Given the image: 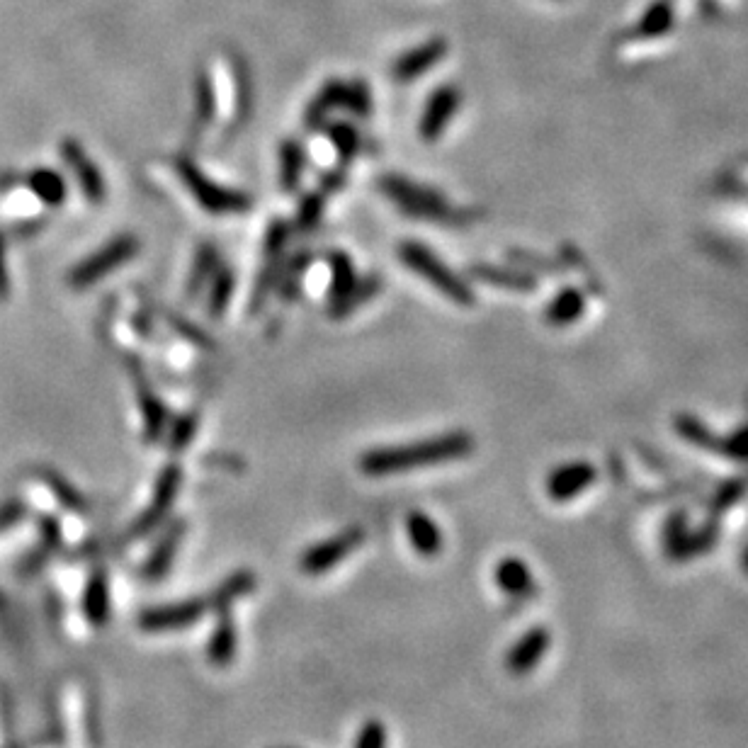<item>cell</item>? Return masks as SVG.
Masks as SVG:
<instances>
[{
	"mask_svg": "<svg viewBox=\"0 0 748 748\" xmlns=\"http://www.w3.org/2000/svg\"><path fill=\"white\" fill-rule=\"evenodd\" d=\"M447 51H450V47H447V42L442 37L425 39L423 44L404 51V54L391 64V78L401 85L413 83L416 78H421L423 73H428L430 68L438 66L447 56Z\"/></svg>",
	"mask_w": 748,
	"mask_h": 748,
	"instance_id": "cell-11",
	"label": "cell"
},
{
	"mask_svg": "<svg viewBox=\"0 0 748 748\" xmlns=\"http://www.w3.org/2000/svg\"><path fill=\"white\" fill-rule=\"evenodd\" d=\"M306 163L304 146L294 139H285L280 144V187L285 192H294L302 180Z\"/></svg>",
	"mask_w": 748,
	"mask_h": 748,
	"instance_id": "cell-26",
	"label": "cell"
},
{
	"mask_svg": "<svg viewBox=\"0 0 748 748\" xmlns=\"http://www.w3.org/2000/svg\"><path fill=\"white\" fill-rule=\"evenodd\" d=\"M406 535L411 540L413 549L421 557H438L442 552V532L433 518L425 513H411L406 518Z\"/></svg>",
	"mask_w": 748,
	"mask_h": 748,
	"instance_id": "cell-20",
	"label": "cell"
},
{
	"mask_svg": "<svg viewBox=\"0 0 748 748\" xmlns=\"http://www.w3.org/2000/svg\"><path fill=\"white\" fill-rule=\"evenodd\" d=\"M377 187L382 190V195L387 197L411 219H423V221H435V224L445 226H462L469 221V212L452 207L445 197L440 195L433 187H425L421 183H413V180L404 178V175L396 173H384L379 175Z\"/></svg>",
	"mask_w": 748,
	"mask_h": 748,
	"instance_id": "cell-2",
	"label": "cell"
},
{
	"mask_svg": "<svg viewBox=\"0 0 748 748\" xmlns=\"http://www.w3.org/2000/svg\"><path fill=\"white\" fill-rule=\"evenodd\" d=\"M343 93H345V83L340 81V78H328V81L323 83L319 95H316V98L306 105V112H304L306 132H316V129L326 127L328 115H331L336 107H343Z\"/></svg>",
	"mask_w": 748,
	"mask_h": 748,
	"instance_id": "cell-16",
	"label": "cell"
},
{
	"mask_svg": "<svg viewBox=\"0 0 748 748\" xmlns=\"http://www.w3.org/2000/svg\"><path fill=\"white\" fill-rule=\"evenodd\" d=\"M496 586L510 598H525L535 593V578L523 559L506 557L496 566Z\"/></svg>",
	"mask_w": 748,
	"mask_h": 748,
	"instance_id": "cell-18",
	"label": "cell"
},
{
	"mask_svg": "<svg viewBox=\"0 0 748 748\" xmlns=\"http://www.w3.org/2000/svg\"><path fill=\"white\" fill-rule=\"evenodd\" d=\"M173 168L178 173V178L183 180L187 192L192 195L204 212L209 214H241L251 209V197L246 192L231 190V187L214 183L207 178V173L197 166L195 161H190L187 156L173 158Z\"/></svg>",
	"mask_w": 748,
	"mask_h": 748,
	"instance_id": "cell-3",
	"label": "cell"
},
{
	"mask_svg": "<svg viewBox=\"0 0 748 748\" xmlns=\"http://www.w3.org/2000/svg\"><path fill=\"white\" fill-rule=\"evenodd\" d=\"M326 134H328V141L333 144V149L338 151V158L340 163H350L353 158L357 156V151H360L362 146V139H360V132L353 127L350 122H333V124H326Z\"/></svg>",
	"mask_w": 748,
	"mask_h": 748,
	"instance_id": "cell-34",
	"label": "cell"
},
{
	"mask_svg": "<svg viewBox=\"0 0 748 748\" xmlns=\"http://www.w3.org/2000/svg\"><path fill=\"white\" fill-rule=\"evenodd\" d=\"M212 287H209V299H207V311L212 319H221L226 311V306L231 302V294L236 287V275L229 265H221L214 270V275L209 277Z\"/></svg>",
	"mask_w": 748,
	"mask_h": 748,
	"instance_id": "cell-30",
	"label": "cell"
},
{
	"mask_svg": "<svg viewBox=\"0 0 748 748\" xmlns=\"http://www.w3.org/2000/svg\"><path fill=\"white\" fill-rule=\"evenodd\" d=\"M44 479H47V484L51 486V491H54L56 496L61 498V503H64V506H68L71 510H85V506H88L81 493L73 489V486L68 484L66 479H61L59 474L47 472V474H44Z\"/></svg>",
	"mask_w": 748,
	"mask_h": 748,
	"instance_id": "cell-39",
	"label": "cell"
},
{
	"mask_svg": "<svg viewBox=\"0 0 748 748\" xmlns=\"http://www.w3.org/2000/svg\"><path fill=\"white\" fill-rule=\"evenodd\" d=\"M343 185H345V168L343 166L336 168V170H328V173L321 178V192H323V195H328V192H336Z\"/></svg>",
	"mask_w": 748,
	"mask_h": 748,
	"instance_id": "cell-43",
	"label": "cell"
},
{
	"mask_svg": "<svg viewBox=\"0 0 748 748\" xmlns=\"http://www.w3.org/2000/svg\"><path fill=\"white\" fill-rule=\"evenodd\" d=\"M365 540V530L362 527H348L340 535L331 537V540H323L314 547H309L299 559V566L306 576H321L326 571H331L333 566H338L348 554H353Z\"/></svg>",
	"mask_w": 748,
	"mask_h": 748,
	"instance_id": "cell-7",
	"label": "cell"
},
{
	"mask_svg": "<svg viewBox=\"0 0 748 748\" xmlns=\"http://www.w3.org/2000/svg\"><path fill=\"white\" fill-rule=\"evenodd\" d=\"M323 192H309V195L302 197L297 209V229L299 231H311L319 226V221L323 217Z\"/></svg>",
	"mask_w": 748,
	"mask_h": 748,
	"instance_id": "cell-37",
	"label": "cell"
},
{
	"mask_svg": "<svg viewBox=\"0 0 748 748\" xmlns=\"http://www.w3.org/2000/svg\"><path fill=\"white\" fill-rule=\"evenodd\" d=\"M595 481V467L588 462L561 464L547 476V493L554 501H569Z\"/></svg>",
	"mask_w": 748,
	"mask_h": 748,
	"instance_id": "cell-14",
	"label": "cell"
},
{
	"mask_svg": "<svg viewBox=\"0 0 748 748\" xmlns=\"http://www.w3.org/2000/svg\"><path fill=\"white\" fill-rule=\"evenodd\" d=\"M343 107H348L355 117L365 119L372 115V90L362 78H353L348 85H345L343 93Z\"/></svg>",
	"mask_w": 748,
	"mask_h": 748,
	"instance_id": "cell-36",
	"label": "cell"
},
{
	"mask_svg": "<svg viewBox=\"0 0 748 748\" xmlns=\"http://www.w3.org/2000/svg\"><path fill=\"white\" fill-rule=\"evenodd\" d=\"M59 151H61V158L66 161V166L71 168L73 178H76L78 187H81L85 200H88L90 204H95V207H100L107 197L105 175H102V170L95 166V161L88 156V151L83 149L81 141L68 136V139H64L59 144Z\"/></svg>",
	"mask_w": 748,
	"mask_h": 748,
	"instance_id": "cell-8",
	"label": "cell"
},
{
	"mask_svg": "<svg viewBox=\"0 0 748 748\" xmlns=\"http://www.w3.org/2000/svg\"><path fill=\"white\" fill-rule=\"evenodd\" d=\"M673 22H676V13H673L671 0H656L649 5V10L642 15V20L637 22V37H663L673 30Z\"/></svg>",
	"mask_w": 748,
	"mask_h": 748,
	"instance_id": "cell-29",
	"label": "cell"
},
{
	"mask_svg": "<svg viewBox=\"0 0 748 748\" xmlns=\"http://www.w3.org/2000/svg\"><path fill=\"white\" fill-rule=\"evenodd\" d=\"M209 608V598H192L183 603L163 605V608H149L139 615V627L144 632H173L185 629L197 622Z\"/></svg>",
	"mask_w": 748,
	"mask_h": 748,
	"instance_id": "cell-10",
	"label": "cell"
},
{
	"mask_svg": "<svg viewBox=\"0 0 748 748\" xmlns=\"http://www.w3.org/2000/svg\"><path fill=\"white\" fill-rule=\"evenodd\" d=\"M399 258L408 270L421 275L425 282H430L435 289H440V294H445V297L452 299L455 304H474L472 287H469L455 270L447 268L428 246H423V243L418 241H404L399 246Z\"/></svg>",
	"mask_w": 748,
	"mask_h": 748,
	"instance_id": "cell-4",
	"label": "cell"
},
{
	"mask_svg": "<svg viewBox=\"0 0 748 748\" xmlns=\"http://www.w3.org/2000/svg\"><path fill=\"white\" fill-rule=\"evenodd\" d=\"M141 243L134 234H119L107 241L105 246L98 248L95 253H90L88 258L81 260L71 272H68V285L73 289H85L95 282H100L102 277L110 275L112 270L122 268L129 260L136 258Z\"/></svg>",
	"mask_w": 748,
	"mask_h": 748,
	"instance_id": "cell-5",
	"label": "cell"
},
{
	"mask_svg": "<svg viewBox=\"0 0 748 748\" xmlns=\"http://www.w3.org/2000/svg\"><path fill=\"white\" fill-rule=\"evenodd\" d=\"M744 571L748 574V552L744 554Z\"/></svg>",
	"mask_w": 748,
	"mask_h": 748,
	"instance_id": "cell-46",
	"label": "cell"
},
{
	"mask_svg": "<svg viewBox=\"0 0 748 748\" xmlns=\"http://www.w3.org/2000/svg\"><path fill=\"white\" fill-rule=\"evenodd\" d=\"M583 309H586V299L578 289H561L557 297L552 299V304L547 306V321L552 326H569V323L581 319Z\"/></svg>",
	"mask_w": 748,
	"mask_h": 748,
	"instance_id": "cell-28",
	"label": "cell"
},
{
	"mask_svg": "<svg viewBox=\"0 0 748 748\" xmlns=\"http://www.w3.org/2000/svg\"><path fill=\"white\" fill-rule=\"evenodd\" d=\"M280 270H282V255H268V263L263 265L260 270L258 280H255L253 294H251V314H258L263 309V304L268 302V297L277 289V280H280Z\"/></svg>",
	"mask_w": 748,
	"mask_h": 748,
	"instance_id": "cell-33",
	"label": "cell"
},
{
	"mask_svg": "<svg viewBox=\"0 0 748 748\" xmlns=\"http://www.w3.org/2000/svg\"><path fill=\"white\" fill-rule=\"evenodd\" d=\"M219 268V251L214 243L204 241L197 246L195 251V260H192V268H190V275H187V285H185V292L187 297H195V294H200V289L207 285L209 277L214 275V270Z\"/></svg>",
	"mask_w": 748,
	"mask_h": 748,
	"instance_id": "cell-24",
	"label": "cell"
},
{
	"mask_svg": "<svg viewBox=\"0 0 748 748\" xmlns=\"http://www.w3.org/2000/svg\"><path fill=\"white\" fill-rule=\"evenodd\" d=\"M549 642H552V637H549V632L544 627H535L530 632H525L513 644V649L508 651L506 668L513 676H525V673L535 671L537 663L549 651Z\"/></svg>",
	"mask_w": 748,
	"mask_h": 748,
	"instance_id": "cell-13",
	"label": "cell"
},
{
	"mask_svg": "<svg viewBox=\"0 0 748 748\" xmlns=\"http://www.w3.org/2000/svg\"><path fill=\"white\" fill-rule=\"evenodd\" d=\"M289 241V224L285 219H272L268 224V231H265V255H282Z\"/></svg>",
	"mask_w": 748,
	"mask_h": 748,
	"instance_id": "cell-40",
	"label": "cell"
},
{
	"mask_svg": "<svg viewBox=\"0 0 748 748\" xmlns=\"http://www.w3.org/2000/svg\"><path fill=\"white\" fill-rule=\"evenodd\" d=\"M472 275L476 277V280L493 282V285H501V287L525 289V287L535 285V282H532L530 277L515 275V272H506V270H498V268H491V265H474Z\"/></svg>",
	"mask_w": 748,
	"mask_h": 748,
	"instance_id": "cell-38",
	"label": "cell"
},
{
	"mask_svg": "<svg viewBox=\"0 0 748 748\" xmlns=\"http://www.w3.org/2000/svg\"><path fill=\"white\" fill-rule=\"evenodd\" d=\"M166 319H168L170 326H173L175 331L180 333V336L190 340V343L200 345V348H214V343H212V340H209L207 333H204L202 328H197L195 323H190V321L180 319V316H173V314H166Z\"/></svg>",
	"mask_w": 748,
	"mask_h": 748,
	"instance_id": "cell-42",
	"label": "cell"
},
{
	"mask_svg": "<svg viewBox=\"0 0 748 748\" xmlns=\"http://www.w3.org/2000/svg\"><path fill=\"white\" fill-rule=\"evenodd\" d=\"M83 612L95 627H102L110 617V583H107L105 571H95L90 576L83 593Z\"/></svg>",
	"mask_w": 748,
	"mask_h": 748,
	"instance_id": "cell-23",
	"label": "cell"
},
{
	"mask_svg": "<svg viewBox=\"0 0 748 748\" xmlns=\"http://www.w3.org/2000/svg\"><path fill=\"white\" fill-rule=\"evenodd\" d=\"M236 642H238V637H236L234 622H231L229 617H221L217 629H214L212 637H209V646H207L209 661L219 668L229 666L236 654Z\"/></svg>",
	"mask_w": 748,
	"mask_h": 748,
	"instance_id": "cell-31",
	"label": "cell"
},
{
	"mask_svg": "<svg viewBox=\"0 0 748 748\" xmlns=\"http://www.w3.org/2000/svg\"><path fill=\"white\" fill-rule=\"evenodd\" d=\"M255 588V576L251 571H238V574L229 576L224 583L209 595V608L212 610H224L226 605H231L234 600L243 598L246 593H251Z\"/></svg>",
	"mask_w": 748,
	"mask_h": 748,
	"instance_id": "cell-32",
	"label": "cell"
},
{
	"mask_svg": "<svg viewBox=\"0 0 748 748\" xmlns=\"http://www.w3.org/2000/svg\"><path fill=\"white\" fill-rule=\"evenodd\" d=\"M197 428H200V411H197V408L178 416V421L173 423V430H170L168 435L170 452H173V455H180V452L190 445L192 438H195Z\"/></svg>",
	"mask_w": 748,
	"mask_h": 748,
	"instance_id": "cell-35",
	"label": "cell"
},
{
	"mask_svg": "<svg viewBox=\"0 0 748 748\" xmlns=\"http://www.w3.org/2000/svg\"><path fill=\"white\" fill-rule=\"evenodd\" d=\"M183 535H185L183 520H178V523H173L166 532H163V537L158 540L156 549L151 552V557L146 559V566H144V576L146 578L156 581V578H163L168 574V569H170V564H173L175 552H178Z\"/></svg>",
	"mask_w": 748,
	"mask_h": 748,
	"instance_id": "cell-19",
	"label": "cell"
},
{
	"mask_svg": "<svg viewBox=\"0 0 748 748\" xmlns=\"http://www.w3.org/2000/svg\"><path fill=\"white\" fill-rule=\"evenodd\" d=\"M192 88H195V119H192L190 136L192 141H200L204 129H207L209 124L214 122V117H217V90H214V81L212 76H209L207 68H200V71L195 73Z\"/></svg>",
	"mask_w": 748,
	"mask_h": 748,
	"instance_id": "cell-17",
	"label": "cell"
},
{
	"mask_svg": "<svg viewBox=\"0 0 748 748\" xmlns=\"http://www.w3.org/2000/svg\"><path fill=\"white\" fill-rule=\"evenodd\" d=\"M459 105H462V90L457 85L447 83L435 88L428 95L421 115V124H418V134L425 144H433L440 139V134L445 132L447 124L452 122V117L457 115Z\"/></svg>",
	"mask_w": 748,
	"mask_h": 748,
	"instance_id": "cell-9",
	"label": "cell"
},
{
	"mask_svg": "<svg viewBox=\"0 0 748 748\" xmlns=\"http://www.w3.org/2000/svg\"><path fill=\"white\" fill-rule=\"evenodd\" d=\"M355 748H387V729L377 719H370L357 734Z\"/></svg>",
	"mask_w": 748,
	"mask_h": 748,
	"instance_id": "cell-41",
	"label": "cell"
},
{
	"mask_svg": "<svg viewBox=\"0 0 748 748\" xmlns=\"http://www.w3.org/2000/svg\"><path fill=\"white\" fill-rule=\"evenodd\" d=\"M474 452V438L464 430L423 438L416 442L394 447H377L360 457V472L365 476H391L406 474L413 469L430 467V464L455 462V459L469 457Z\"/></svg>",
	"mask_w": 748,
	"mask_h": 748,
	"instance_id": "cell-1",
	"label": "cell"
},
{
	"mask_svg": "<svg viewBox=\"0 0 748 748\" xmlns=\"http://www.w3.org/2000/svg\"><path fill=\"white\" fill-rule=\"evenodd\" d=\"M382 292V277L377 275V272H370L367 277H362V280L355 282V287L350 289L345 297H340L338 302H331V306H328V316L331 319H348L353 311L360 309V306H365L367 302H372L377 294Z\"/></svg>",
	"mask_w": 748,
	"mask_h": 748,
	"instance_id": "cell-21",
	"label": "cell"
},
{
	"mask_svg": "<svg viewBox=\"0 0 748 748\" xmlns=\"http://www.w3.org/2000/svg\"><path fill=\"white\" fill-rule=\"evenodd\" d=\"M180 486H183V467L175 462L166 464V467L161 469V474L156 476L149 508L134 520L132 527H129V537H132V540H141V537L149 535V532L156 530V527L166 520L168 510L173 508L175 498H178Z\"/></svg>",
	"mask_w": 748,
	"mask_h": 748,
	"instance_id": "cell-6",
	"label": "cell"
},
{
	"mask_svg": "<svg viewBox=\"0 0 748 748\" xmlns=\"http://www.w3.org/2000/svg\"><path fill=\"white\" fill-rule=\"evenodd\" d=\"M136 399H139L141 418H144V440L156 442L166 430V404L158 399V394H153L149 382L144 379V374H136Z\"/></svg>",
	"mask_w": 748,
	"mask_h": 748,
	"instance_id": "cell-15",
	"label": "cell"
},
{
	"mask_svg": "<svg viewBox=\"0 0 748 748\" xmlns=\"http://www.w3.org/2000/svg\"><path fill=\"white\" fill-rule=\"evenodd\" d=\"M311 265V253L299 251L292 258L282 263L280 280H277V292H280L282 302H294L299 297V289H302L304 275Z\"/></svg>",
	"mask_w": 748,
	"mask_h": 748,
	"instance_id": "cell-25",
	"label": "cell"
},
{
	"mask_svg": "<svg viewBox=\"0 0 748 748\" xmlns=\"http://www.w3.org/2000/svg\"><path fill=\"white\" fill-rule=\"evenodd\" d=\"M727 452L731 457H739V459H748V430H744V433H736L734 438L729 440L727 445Z\"/></svg>",
	"mask_w": 748,
	"mask_h": 748,
	"instance_id": "cell-44",
	"label": "cell"
},
{
	"mask_svg": "<svg viewBox=\"0 0 748 748\" xmlns=\"http://www.w3.org/2000/svg\"><path fill=\"white\" fill-rule=\"evenodd\" d=\"M328 268H331V287H328V299L338 302L340 297L350 292L357 282V270L353 258L345 251L328 253Z\"/></svg>",
	"mask_w": 748,
	"mask_h": 748,
	"instance_id": "cell-27",
	"label": "cell"
},
{
	"mask_svg": "<svg viewBox=\"0 0 748 748\" xmlns=\"http://www.w3.org/2000/svg\"><path fill=\"white\" fill-rule=\"evenodd\" d=\"M10 294V275H8V263H5V241L0 236V299H8Z\"/></svg>",
	"mask_w": 748,
	"mask_h": 748,
	"instance_id": "cell-45",
	"label": "cell"
},
{
	"mask_svg": "<svg viewBox=\"0 0 748 748\" xmlns=\"http://www.w3.org/2000/svg\"><path fill=\"white\" fill-rule=\"evenodd\" d=\"M27 185L34 192L39 202H44L47 207H61L66 202L68 187L64 175L54 168H34L27 175Z\"/></svg>",
	"mask_w": 748,
	"mask_h": 748,
	"instance_id": "cell-22",
	"label": "cell"
},
{
	"mask_svg": "<svg viewBox=\"0 0 748 748\" xmlns=\"http://www.w3.org/2000/svg\"><path fill=\"white\" fill-rule=\"evenodd\" d=\"M229 68H231V81H234V119H231V127L226 129V134L241 132L248 122H251L253 105H255V85H253V73L248 66L246 56L229 54Z\"/></svg>",
	"mask_w": 748,
	"mask_h": 748,
	"instance_id": "cell-12",
	"label": "cell"
}]
</instances>
